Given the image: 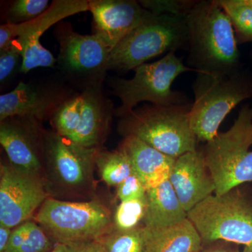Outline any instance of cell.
Segmentation results:
<instances>
[{
	"label": "cell",
	"instance_id": "obj_1",
	"mask_svg": "<svg viewBox=\"0 0 252 252\" xmlns=\"http://www.w3.org/2000/svg\"><path fill=\"white\" fill-rule=\"evenodd\" d=\"M187 21L189 67L196 73L232 74L240 70L234 29L217 0L197 1Z\"/></svg>",
	"mask_w": 252,
	"mask_h": 252
},
{
	"label": "cell",
	"instance_id": "obj_2",
	"mask_svg": "<svg viewBox=\"0 0 252 252\" xmlns=\"http://www.w3.org/2000/svg\"><path fill=\"white\" fill-rule=\"evenodd\" d=\"M194 102L190 124L198 141L207 142L219 133L226 116L252 97V77L242 70L232 74L197 73L192 87Z\"/></svg>",
	"mask_w": 252,
	"mask_h": 252
},
{
	"label": "cell",
	"instance_id": "obj_3",
	"mask_svg": "<svg viewBox=\"0 0 252 252\" xmlns=\"http://www.w3.org/2000/svg\"><path fill=\"white\" fill-rule=\"evenodd\" d=\"M193 104V103H192ZM192 104L136 107L119 123L123 135L133 136L172 158L197 150L196 136L190 124Z\"/></svg>",
	"mask_w": 252,
	"mask_h": 252
},
{
	"label": "cell",
	"instance_id": "obj_4",
	"mask_svg": "<svg viewBox=\"0 0 252 252\" xmlns=\"http://www.w3.org/2000/svg\"><path fill=\"white\" fill-rule=\"evenodd\" d=\"M187 16L152 14L117 44L109 56L108 70L127 72L164 53L187 50Z\"/></svg>",
	"mask_w": 252,
	"mask_h": 252
},
{
	"label": "cell",
	"instance_id": "obj_5",
	"mask_svg": "<svg viewBox=\"0 0 252 252\" xmlns=\"http://www.w3.org/2000/svg\"><path fill=\"white\" fill-rule=\"evenodd\" d=\"M201 152L216 195L252 182V104L243 105L229 130L206 142Z\"/></svg>",
	"mask_w": 252,
	"mask_h": 252
},
{
	"label": "cell",
	"instance_id": "obj_6",
	"mask_svg": "<svg viewBox=\"0 0 252 252\" xmlns=\"http://www.w3.org/2000/svg\"><path fill=\"white\" fill-rule=\"evenodd\" d=\"M175 53L171 51L156 62L139 66L132 79L119 78L113 81V94L122 102L114 109V114L117 117H126L142 102L159 106L192 104L184 93L172 89L174 81L180 74L195 72L186 66Z\"/></svg>",
	"mask_w": 252,
	"mask_h": 252
},
{
	"label": "cell",
	"instance_id": "obj_7",
	"mask_svg": "<svg viewBox=\"0 0 252 252\" xmlns=\"http://www.w3.org/2000/svg\"><path fill=\"white\" fill-rule=\"evenodd\" d=\"M203 245L223 241L252 246V201L238 189L212 195L187 212Z\"/></svg>",
	"mask_w": 252,
	"mask_h": 252
},
{
	"label": "cell",
	"instance_id": "obj_8",
	"mask_svg": "<svg viewBox=\"0 0 252 252\" xmlns=\"http://www.w3.org/2000/svg\"><path fill=\"white\" fill-rule=\"evenodd\" d=\"M35 220L56 243L67 245L98 240L114 230L109 210L97 201L47 198Z\"/></svg>",
	"mask_w": 252,
	"mask_h": 252
},
{
	"label": "cell",
	"instance_id": "obj_9",
	"mask_svg": "<svg viewBox=\"0 0 252 252\" xmlns=\"http://www.w3.org/2000/svg\"><path fill=\"white\" fill-rule=\"evenodd\" d=\"M59 64L68 75L81 79L86 89L101 86L112 50L96 34H81L65 25L59 28Z\"/></svg>",
	"mask_w": 252,
	"mask_h": 252
},
{
	"label": "cell",
	"instance_id": "obj_10",
	"mask_svg": "<svg viewBox=\"0 0 252 252\" xmlns=\"http://www.w3.org/2000/svg\"><path fill=\"white\" fill-rule=\"evenodd\" d=\"M36 175L12 165L0 167V225L11 228L24 223L47 199Z\"/></svg>",
	"mask_w": 252,
	"mask_h": 252
},
{
	"label": "cell",
	"instance_id": "obj_11",
	"mask_svg": "<svg viewBox=\"0 0 252 252\" xmlns=\"http://www.w3.org/2000/svg\"><path fill=\"white\" fill-rule=\"evenodd\" d=\"M89 11L94 18V34L112 51L149 14L135 0H92L89 1Z\"/></svg>",
	"mask_w": 252,
	"mask_h": 252
},
{
	"label": "cell",
	"instance_id": "obj_12",
	"mask_svg": "<svg viewBox=\"0 0 252 252\" xmlns=\"http://www.w3.org/2000/svg\"><path fill=\"white\" fill-rule=\"evenodd\" d=\"M169 180L187 212L213 195L216 189L201 151L188 152L177 158Z\"/></svg>",
	"mask_w": 252,
	"mask_h": 252
},
{
	"label": "cell",
	"instance_id": "obj_13",
	"mask_svg": "<svg viewBox=\"0 0 252 252\" xmlns=\"http://www.w3.org/2000/svg\"><path fill=\"white\" fill-rule=\"evenodd\" d=\"M89 11V1L58 0L53 1L49 9L39 17L21 24L0 26V49L14 44L22 52L26 46L41 44L40 37L51 26L72 15Z\"/></svg>",
	"mask_w": 252,
	"mask_h": 252
},
{
	"label": "cell",
	"instance_id": "obj_14",
	"mask_svg": "<svg viewBox=\"0 0 252 252\" xmlns=\"http://www.w3.org/2000/svg\"><path fill=\"white\" fill-rule=\"evenodd\" d=\"M46 151L56 175L71 187L87 180L97 153V149L84 148L56 132L46 136Z\"/></svg>",
	"mask_w": 252,
	"mask_h": 252
},
{
	"label": "cell",
	"instance_id": "obj_15",
	"mask_svg": "<svg viewBox=\"0 0 252 252\" xmlns=\"http://www.w3.org/2000/svg\"><path fill=\"white\" fill-rule=\"evenodd\" d=\"M81 95L82 104L79 126L69 140L84 148L97 149L114 109L110 101L102 94L101 86L87 88Z\"/></svg>",
	"mask_w": 252,
	"mask_h": 252
},
{
	"label": "cell",
	"instance_id": "obj_16",
	"mask_svg": "<svg viewBox=\"0 0 252 252\" xmlns=\"http://www.w3.org/2000/svg\"><path fill=\"white\" fill-rule=\"evenodd\" d=\"M64 100L52 93L20 82L14 90L0 96V121L12 117L43 120L53 115Z\"/></svg>",
	"mask_w": 252,
	"mask_h": 252
},
{
	"label": "cell",
	"instance_id": "obj_17",
	"mask_svg": "<svg viewBox=\"0 0 252 252\" xmlns=\"http://www.w3.org/2000/svg\"><path fill=\"white\" fill-rule=\"evenodd\" d=\"M130 159L134 173L147 190L169 180L176 158L162 153L133 136H126L120 148Z\"/></svg>",
	"mask_w": 252,
	"mask_h": 252
},
{
	"label": "cell",
	"instance_id": "obj_18",
	"mask_svg": "<svg viewBox=\"0 0 252 252\" xmlns=\"http://www.w3.org/2000/svg\"><path fill=\"white\" fill-rule=\"evenodd\" d=\"M20 117L9 118L1 122L0 143L13 166L23 171L37 175L41 162L34 142L23 126Z\"/></svg>",
	"mask_w": 252,
	"mask_h": 252
},
{
	"label": "cell",
	"instance_id": "obj_19",
	"mask_svg": "<svg viewBox=\"0 0 252 252\" xmlns=\"http://www.w3.org/2000/svg\"><path fill=\"white\" fill-rule=\"evenodd\" d=\"M144 228V252H198L203 247L198 231L188 219L171 226Z\"/></svg>",
	"mask_w": 252,
	"mask_h": 252
},
{
	"label": "cell",
	"instance_id": "obj_20",
	"mask_svg": "<svg viewBox=\"0 0 252 252\" xmlns=\"http://www.w3.org/2000/svg\"><path fill=\"white\" fill-rule=\"evenodd\" d=\"M147 212L143 221L147 228L171 226L187 219V212L169 180L147 190Z\"/></svg>",
	"mask_w": 252,
	"mask_h": 252
},
{
	"label": "cell",
	"instance_id": "obj_21",
	"mask_svg": "<svg viewBox=\"0 0 252 252\" xmlns=\"http://www.w3.org/2000/svg\"><path fill=\"white\" fill-rule=\"evenodd\" d=\"M95 163L102 180L109 186H119L133 173L128 157L122 149L114 152H97Z\"/></svg>",
	"mask_w": 252,
	"mask_h": 252
},
{
	"label": "cell",
	"instance_id": "obj_22",
	"mask_svg": "<svg viewBox=\"0 0 252 252\" xmlns=\"http://www.w3.org/2000/svg\"><path fill=\"white\" fill-rule=\"evenodd\" d=\"M229 18L238 44L252 43V0H217Z\"/></svg>",
	"mask_w": 252,
	"mask_h": 252
},
{
	"label": "cell",
	"instance_id": "obj_23",
	"mask_svg": "<svg viewBox=\"0 0 252 252\" xmlns=\"http://www.w3.org/2000/svg\"><path fill=\"white\" fill-rule=\"evenodd\" d=\"M105 252H144L146 233L144 226L130 230L114 229L98 239Z\"/></svg>",
	"mask_w": 252,
	"mask_h": 252
},
{
	"label": "cell",
	"instance_id": "obj_24",
	"mask_svg": "<svg viewBox=\"0 0 252 252\" xmlns=\"http://www.w3.org/2000/svg\"><path fill=\"white\" fill-rule=\"evenodd\" d=\"M82 104L81 94L64 99L52 115L53 126L56 133L69 140L79 124Z\"/></svg>",
	"mask_w": 252,
	"mask_h": 252
},
{
	"label": "cell",
	"instance_id": "obj_25",
	"mask_svg": "<svg viewBox=\"0 0 252 252\" xmlns=\"http://www.w3.org/2000/svg\"><path fill=\"white\" fill-rule=\"evenodd\" d=\"M147 206V197L121 202L114 217V229L125 231L140 227L145 218Z\"/></svg>",
	"mask_w": 252,
	"mask_h": 252
},
{
	"label": "cell",
	"instance_id": "obj_26",
	"mask_svg": "<svg viewBox=\"0 0 252 252\" xmlns=\"http://www.w3.org/2000/svg\"><path fill=\"white\" fill-rule=\"evenodd\" d=\"M49 6V0H16L6 12V23L21 24L30 22L46 12Z\"/></svg>",
	"mask_w": 252,
	"mask_h": 252
},
{
	"label": "cell",
	"instance_id": "obj_27",
	"mask_svg": "<svg viewBox=\"0 0 252 252\" xmlns=\"http://www.w3.org/2000/svg\"><path fill=\"white\" fill-rule=\"evenodd\" d=\"M197 1L179 0H142L144 9L157 15L172 14L187 16Z\"/></svg>",
	"mask_w": 252,
	"mask_h": 252
},
{
	"label": "cell",
	"instance_id": "obj_28",
	"mask_svg": "<svg viewBox=\"0 0 252 252\" xmlns=\"http://www.w3.org/2000/svg\"><path fill=\"white\" fill-rule=\"evenodd\" d=\"M54 247V244L40 225L32 221L28 236L14 252H51Z\"/></svg>",
	"mask_w": 252,
	"mask_h": 252
},
{
	"label": "cell",
	"instance_id": "obj_29",
	"mask_svg": "<svg viewBox=\"0 0 252 252\" xmlns=\"http://www.w3.org/2000/svg\"><path fill=\"white\" fill-rule=\"evenodd\" d=\"M22 60L21 54L14 41L0 49V81L1 84L11 77Z\"/></svg>",
	"mask_w": 252,
	"mask_h": 252
},
{
	"label": "cell",
	"instance_id": "obj_30",
	"mask_svg": "<svg viewBox=\"0 0 252 252\" xmlns=\"http://www.w3.org/2000/svg\"><path fill=\"white\" fill-rule=\"evenodd\" d=\"M147 189L135 173H132L117 187V195L121 202L146 198Z\"/></svg>",
	"mask_w": 252,
	"mask_h": 252
},
{
	"label": "cell",
	"instance_id": "obj_31",
	"mask_svg": "<svg viewBox=\"0 0 252 252\" xmlns=\"http://www.w3.org/2000/svg\"><path fill=\"white\" fill-rule=\"evenodd\" d=\"M32 221L27 220L18 225L11 232L9 244L4 252H14L23 243L31 229Z\"/></svg>",
	"mask_w": 252,
	"mask_h": 252
},
{
	"label": "cell",
	"instance_id": "obj_32",
	"mask_svg": "<svg viewBox=\"0 0 252 252\" xmlns=\"http://www.w3.org/2000/svg\"><path fill=\"white\" fill-rule=\"evenodd\" d=\"M72 252H105L99 240L69 245Z\"/></svg>",
	"mask_w": 252,
	"mask_h": 252
},
{
	"label": "cell",
	"instance_id": "obj_33",
	"mask_svg": "<svg viewBox=\"0 0 252 252\" xmlns=\"http://www.w3.org/2000/svg\"><path fill=\"white\" fill-rule=\"evenodd\" d=\"M233 245L234 244L223 241L215 242L203 245V248L198 252H236L238 249Z\"/></svg>",
	"mask_w": 252,
	"mask_h": 252
},
{
	"label": "cell",
	"instance_id": "obj_34",
	"mask_svg": "<svg viewBox=\"0 0 252 252\" xmlns=\"http://www.w3.org/2000/svg\"><path fill=\"white\" fill-rule=\"evenodd\" d=\"M12 230L3 225H0V252H4L9 244Z\"/></svg>",
	"mask_w": 252,
	"mask_h": 252
},
{
	"label": "cell",
	"instance_id": "obj_35",
	"mask_svg": "<svg viewBox=\"0 0 252 252\" xmlns=\"http://www.w3.org/2000/svg\"><path fill=\"white\" fill-rule=\"evenodd\" d=\"M51 252H72V249L69 245L64 244L56 243L54 250Z\"/></svg>",
	"mask_w": 252,
	"mask_h": 252
},
{
	"label": "cell",
	"instance_id": "obj_36",
	"mask_svg": "<svg viewBox=\"0 0 252 252\" xmlns=\"http://www.w3.org/2000/svg\"><path fill=\"white\" fill-rule=\"evenodd\" d=\"M236 252H252V246H245L243 251L240 252L238 250Z\"/></svg>",
	"mask_w": 252,
	"mask_h": 252
}]
</instances>
